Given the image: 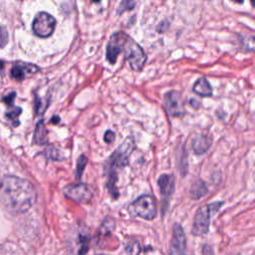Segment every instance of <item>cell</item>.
<instances>
[{
	"label": "cell",
	"mask_w": 255,
	"mask_h": 255,
	"mask_svg": "<svg viewBox=\"0 0 255 255\" xmlns=\"http://www.w3.org/2000/svg\"><path fill=\"white\" fill-rule=\"evenodd\" d=\"M36 196L34 186L26 179L8 175L0 181V200L12 213H22L30 209Z\"/></svg>",
	"instance_id": "6da1fadb"
},
{
	"label": "cell",
	"mask_w": 255,
	"mask_h": 255,
	"mask_svg": "<svg viewBox=\"0 0 255 255\" xmlns=\"http://www.w3.org/2000/svg\"><path fill=\"white\" fill-rule=\"evenodd\" d=\"M124 54L133 71H140L146 61L145 54L141 47L124 32L114 33L107 46V59L111 64H115L118 56Z\"/></svg>",
	"instance_id": "7a4b0ae2"
},
{
	"label": "cell",
	"mask_w": 255,
	"mask_h": 255,
	"mask_svg": "<svg viewBox=\"0 0 255 255\" xmlns=\"http://www.w3.org/2000/svg\"><path fill=\"white\" fill-rule=\"evenodd\" d=\"M133 149V139L128 137L110 156L108 160V187L113 197H118V190L116 187L117 173L122 169L128 160V156Z\"/></svg>",
	"instance_id": "3957f363"
},
{
	"label": "cell",
	"mask_w": 255,
	"mask_h": 255,
	"mask_svg": "<svg viewBox=\"0 0 255 255\" xmlns=\"http://www.w3.org/2000/svg\"><path fill=\"white\" fill-rule=\"evenodd\" d=\"M223 201H215L200 206L194 215L191 233L194 236H202L208 233L211 215L216 213L223 205Z\"/></svg>",
	"instance_id": "277c9868"
},
{
	"label": "cell",
	"mask_w": 255,
	"mask_h": 255,
	"mask_svg": "<svg viewBox=\"0 0 255 255\" xmlns=\"http://www.w3.org/2000/svg\"><path fill=\"white\" fill-rule=\"evenodd\" d=\"M128 212L132 216H138L146 220H152L157 213L155 201L153 197L148 194L141 195L129 204Z\"/></svg>",
	"instance_id": "5b68a950"
},
{
	"label": "cell",
	"mask_w": 255,
	"mask_h": 255,
	"mask_svg": "<svg viewBox=\"0 0 255 255\" xmlns=\"http://www.w3.org/2000/svg\"><path fill=\"white\" fill-rule=\"evenodd\" d=\"M56 26V20L47 12H40L36 15L33 21V31L34 33L42 38L49 37Z\"/></svg>",
	"instance_id": "8992f818"
},
{
	"label": "cell",
	"mask_w": 255,
	"mask_h": 255,
	"mask_svg": "<svg viewBox=\"0 0 255 255\" xmlns=\"http://www.w3.org/2000/svg\"><path fill=\"white\" fill-rule=\"evenodd\" d=\"M169 255H187L186 235L179 223H174L169 245Z\"/></svg>",
	"instance_id": "52a82bcc"
},
{
	"label": "cell",
	"mask_w": 255,
	"mask_h": 255,
	"mask_svg": "<svg viewBox=\"0 0 255 255\" xmlns=\"http://www.w3.org/2000/svg\"><path fill=\"white\" fill-rule=\"evenodd\" d=\"M164 108L171 117H182L185 113L182 96L177 91H169L164 95Z\"/></svg>",
	"instance_id": "ba28073f"
},
{
	"label": "cell",
	"mask_w": 255,
	"mask_h": 255,
	"mask_svg": "<svg viewBox=\"0 0 255 255\" xmlns=\"http://www.w3.org/2000/svg\"><path fill=\"white\" fill-rule=\"evenodd\" d=\"M64 193L69 198L80 202L86 203L93 197V190L85 183H72L64 188Z\"/></svg>",
	"instance_id": "9c48e42d"
},
{
	"label": "cell",
	"mask_w": 255,
	"mask_h": 255,
	"mask_svg": "<svg viewBox=\"0 0 255 255\" xmlns=\"http://www.w3.org/2000/svg\"><path fill=\"white\" fill-rule=\"evenodd\" d=\"M157 182L162 197V213L164 214L169 199L174 191V177L171 174H162L159 176Z\"/></svg>",
	"instance_id": "30bf717a"
},
{
	"label": "cell",
	"mask_w": 255,
	"mask_h": 255,
	"mask_svg": "<svg viewBox=\"0 0 255 255\" xmlns=\"http://www.w3.org/2000/svg\"><path fill=\"white\" fill-rule=\"evenodd\" d=\"M38 70V67L33 64L18 62L12 66L10 70V77L16 81H23L27 77L35 74Z\"/></svg>",
	"instance_id": "8fae6325"
},
{
	"label": "cell",
	"mask_w": 255,
	"mask_h": 255,
	"mask_svg": "<svg viewBox=\"0 0 255 255\" xmlns=\"http://www.w3.org/2000/svg\"><path fill=\"white\" fill-rule=\"evenodd\" d=\"M16 94L15 93H11L8 96L3 98V101L7 104V106L9 107L7 113H6V118L12 122L13 126H18L19 125V121H18V117L21 114V109L16 107L13 103L14 99H15Z\"/></svg>",
	"instance_id": "7c38bea8"
},
{
	"label": "cell",
	"mask_w": 255,
	"mask_h": 255,
	"mask_svg": "<svg viewBox=\"0 0 255 255\" xmlns=\"http://www.w3.org/2000/svg\"><path fill=\"white\" fill-rule=\"evenodd\" d=\"M211 145V137L207 134L197 135L192 142V149L196 154L205 153Z\"/></svg>",
	"instance_id": "4fadbf2b"
},
{
	"label": "cell",
	"mask_w": 255,
	"mask_h": 255,
	"mask_svg": "<svg viewBox=\"0 0 255 255\" xmlns=\"http://www.w3.org/2000/svg\"><path fill=\"white\" fill-rule=\"evenodd\" d=\"M192 90L195 94H197L200 97H210L212 96V88L207 81L206 78L201 77L195 81L193 84Z\"/></svg>",
	"instance_id": "5bb4252c"
},
{
	"label": "cell",
	"mask_w": 255,
	"mask_h": 255,
	"mask_svg": "<svg viewBox=\"0 0 255 255\" xmlns=\"http://www.w3.org/2000/svg\"><path fill=\"white\" fill-rule=\"evenodd\" d=\"M208 192L207 186L202 179H195L189 187V196L194 199H200Z\"/></svg>",
	"instance_id": "9a60e30c"
},
{
	"label": "cell",
	"mask_w": 255,
	"mask_h": 255,
	"mask_svg": "<svg viewBox=\"0 0 255 255\" xmlns=\"http://www.w3.org/2000/svg\"><path fill=\"white\" fill-rule=\"evenodd\" d=\"M47 128L43 123V121L39 122L36 126L34 132V142L37 144H44L47 142Z\"/></svg>",
	"instance_id": "2e32d148"
},
{
	"label": "cell",
	"mask_w": 255,
	"mask_h": 255,
	"mask_svg": "<svg viewBox=\"0 0 255 255\" xmlns=\"http://www.w3.org/2000/svg\"><path fill=\"white\" fill-rule=\"evenodd\" d=\"M128 255H138L140 252V245L137 241H131L126 246Z\"/></svg>",
	"instance_id": "e0dca14e"
},
{
	"label": "cell",
	"mask_w": 255,
	"mask_h": 255,
	"mask_svg": "<svg viewBox=\"0 0 255 255\" xmlns=\"http://www.w3.org/2000/svg\"><path fill=\"white\" fill-rule=\"evenodd\" d=\"M243 48L250 52H255V36H249L242 42Z\"/></svg>",
	"instance_id": "ac0fdd59"
},
{
	"label": "cell",
	"mask_w": 255,
	"mask_h": 255,
	"mask_svg": "<svg viewBox=\"0 0 255 255\" xmlns=\"http://www.w3.org/2000/svg\"><path fill=\"white\" fill-rule=\"evenodd\" d=\"M87 163V158L85 155H81L77 161V170H76V175L78 178L81 177V174L85 168V165Z\"/></svg>",
	"instance_id": "d6986e66"
},
{
	"label": "cell",
	"mask_w": 255,
	"mask_h": 255,
	"mask_svg": "<svg viewBox=\"0 0 255 255\" xmlns=\"http://www.w3.org/2000/svg\"><path fill=\"white\" fill-rule=\"evenodd\" d=\"M8 43V32L7 30L0 25V49L6 46Z\"/></svg>",
	"instance_id": "ffe728a7"
},
{
	"label": "cell",
	"mask_w": 255,
	"mask_h": 255,
	"mask_svg": "<svg viewBox=\"0 0 255 255\" xmlns=\"http://www.w3.org/2000/svg\"><path fill=\"white\" fill-rule=\"evenodd\" d=\"M201 254L202 255H214L213 248L209 244H203L202 249H201Z\"/></svg>",
	"instance_id": "44dd1931"
},
{
	"label": "cell",
	"mask_w": 255,
	"mask_h": 255,
	"mask_svg": "<svg viewBox=\"0 0 255 255\" xmlns=\"http://www.w3.org/2000/svg\"><path fill=\"white\" fill-rule=\"evenodd\" d=\"M104 138H105L106 142L112 143L115 140V133L112 130H108V131H106Z\"/></svg>",
	"instance_id": "7402d4cb"
},
{
	"label": "cell",
	"mask_w": 255,
	"mask_h": 255,
	"mask_svg": "<svg viewBox=\"0 0 255 255\" xmlns=\"http://www.w3.org/2000/svg\"><path fill=\"white\" fill-rule=\"evenodd\" d=\"M251 5H252L253 7H255V2H254V1H251Z\"/></svg>",
	"instance_id": "603a6c76"
},
{
	"label": "cell",
	"mask_w": 255,
	"mask_h": 255,
	"mask_svg": "<svg viewBox=\"0 0 255 255\" xmlns=\"http://www.w3.org/2000/svg\"><path fill=\"white\" fill-rule=\"evenodd\" d=\"M101 255H106V254H101Z\"/></svg>",
	"instance_id": "cb8c5ba5"
}]
</instances>
